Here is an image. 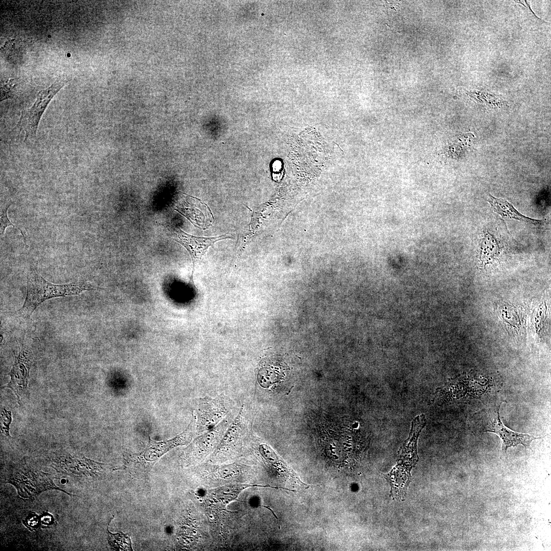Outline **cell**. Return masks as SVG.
Masks as SVG:
<instances>
[{"label": "cell", "instance_id": "ba28073f", "mask_svg": "<svg viewBox=\"0 0 551 551\" xmlns=\"http://www.w3.org/2000/svg\"><path fill=\"white\" fill-rule=\"evenodd\" d=\"M15 356V360L12 368L8 374L10 377L8 383L2 388H10L15 395L18 403H20V397L29 395L28 379L32 365V357L29 353L22 349L18 355Z\"/></svg>", "mask_w": 551, "mask_h": 551}, {"label": "cell", "instance_id": "8fae6325", "mask_svg": "<svg viewBox=\"0 0 551 551\" xmlns=\"http://www.w3.org/2000/svg\"><path fill=\"white\" fill-rule=\"evenodd\" d=\"M178 210L193 223L202 228H207L213 221V215L209 207L201 201L196 204H182Z\"/></svg>", "mask_w": 551, "mask_h": 551}, {"label": "cell", "instance_id": "5bb4252c", "mask_svg": "<svg viewBox=\"0 0 551 551\" xmlns=\"http://www.w3.org/2000/svg\"><path fill=\"white\" fill-rule=\"evenodd\" d=\"M113 518V517L110 520L107 529L109 544L114 550H133L131 540L127 534L122 532L112 533L109 531V523Z\"/></svg>", "mask_w": 551, "mask_h": 551}, {"label": "cell", "instance_id": "e0dca14e", "mask_svg": "<svg viewBox=\"0 0 551 551\" xmlns=\"http://www.w3.org/2000/svg\"><path fill=\"white\" fill-rule=\"evenodd\" d=\"M218 470L219 474L223 478H229L236 476L238 468L235 464H230L221 467Z\"/></svg>", "mask_w": 551, "mask_h": 551}, {"label": "cell", "instance_id": "9c48e42d", "mask_svg": "<svg viewBox=\"0 0 551 551\" xmlns=\"http://www.w3.org/2000/svg\"><path fill=\"white\" fill-rule=\"evenodd\" d=\"M249 424L248 414L242 406L237 417L224 433L214 454L217 455L226 453L237 445L246 433Z\"/></svg>", "mask_w": 551, "mask_h": 551}, {"label": "cell", "instance_id": "30bf717a", "mask_svg": "<svg viewBox=\"0 0 551 551\" xmlns=\"http://www.w3.org/2000/svg\"><path fill=\"white\" fill-rule=\"evenodd\" d=\"M177 236L178 239L176 241L184 246L194 259L202 257L208 247L216 241L233 237L229 234L214 237H198L187 234L181 229L177 231Z\"/></svg>", "mask_w": 551, "mask_h": 551}, {"label": "cell", "instance_id": "6da1fadb", "mask_svg": "<svg viewBox=\"0 0 551 551\" xmlns=\"http://www.w3.org/2000/svg\"><path fill=\"white\" fill-rule=\"evenodd\" d=\"M94 287L84 283L55 284L46 281L34 269L27 276V289L22 307L14 314L24 318L30 317L36 308L42 303L57 297L79 295L85 291L95 290Z\"/></svg>", "mask_w": 551, "mask_h": 551}, {"label": "cell", "instance_id": "4fadbf2b", "mask_svg": "<svg viewBox=\"0 0 551 551\" xmlns=\"http://www.w3.org/2000/svg\"><path fill=\"white\" fill-rule=\"evenodd\" d=\"M494 211L503 218L514 219L534 224L541 223L542 221L527 217L519 213L506 200L494 197L489 195L488 200Z\"/></svg>", "mask_w": 551, "mask_h": 551}, {"label": "cell", "instance_id": "5b68a950", "mask_svg": "<svg viewBox=\"0 0 551 551\" xmlns=\"http://www.w3.org/2000/svg\"><path fill=\"white\" fill-rule=\"evenodd\" d=\"M56 478L52 474L41 470L23 467L12 470L6 482L14 485L19 496L25 498L36 497L49 490H59L70 496L74 495L57 486L53 481Z\"/></svg>", "mask_w": 551, "mask_h": 551}, {"label": "cell", "instance_id": "2e32d148", "mask_svg": "<svg viewBox=\"0 0 551 551\" xmlns=\"http://www.w3.org/2000/svg\"><path fill=\"white\" fill-rule=\"evenodd\" d=\"M12 420L11 411L4 409L1 413V431L2 434L9 438H12L9 434L10 425Z\"/></svg>", "mask_w": 551, "mask_h": 551}, {"label": "cell", "instance_id": "7a4b0ae2", "mask_svg": "<svg viewBox=\"0 0 551 551\" xmlns=\"http://www.w3.org/2000/svg\"><path fill=\"white\" fill-rule=\"evenodd\" d=\"M50 466L57 472L84 482L105 479L113 470L112 466L91 460L81 454L57 451L49 457Z\"/></svg>", "mask_w": 551, "mask_h": 551}, {"label": "cell", "instance_id": "ac0fdd59", "mask_svg": "<svg viewBox=\"0 0 551 551\" xmlns=\"http://www.w3.org/2000/svg\"><path fill=\"white\" fill-rule=\"evenodd\" d=\"M259 450L261 455L270 462H274L277 460V457L273 450L267 445L261 444L259 445Z\"/></svg>", "mask_w": 551, "mask_h": 551}, {"label": "cell", "instance_id": "277c9868", "mask_svg": "<svg viewBox=\"0 0 551 551\" xmlns=\"http://www.w3.org/2000/svg\"><path fill=\"white\" fill-rule=\"evenodd\" d=\"M192 427L190 425L185 431L167 441L156 442L149 437L148 444L143 452L128 455L125 459L124 468L132 474H145L165 453L176 446L190 442L192 437Z\"/></svg>", "mask_w": 551, "mask_h": 551}, {"label": "cell", "instance_id": "52a82bcc", "mask_svg": "<svg viewBox=\"0 0 551 551\" xmlns=\"http://www.w3.org/2000/svg\"><path fill=\"white\" fill-rule=\"evenodd\" d=\"M65 83V81L58 80L41 90L32 106L22 112L18 124L25 133L24 141L36 139L38 126L43 112L51 99Z\"/></svg>", "mask_w": 551, "mask_h": 551}, {"label": "cell", "instance_id": "9a60e30c", "mask_svg": "<svg viewBox=\"0 0 551 551\" xmlns=\"http://www.w3.org/2000/svg\"><path fill=\"white\" fill-rule=\"evenodd\" d=\"M11 205V203H9L8 204H6L5 206L3 207V208H1V216H0V233H1V236L4 235V233H5V230H6L7 227H8V226H12L14 228L18 229L20 231V233H21V235H22V237H23V238L24 239V242L26 245H27V244H27L26 243V239L25 237L24 236V235H23L22 232L21 231V229H19V228L17 227L15 225H14L9 220V219H8V215H7V210H8L9 207H10V206Z\"/></svg>", "mask_w": 551, "mask_h": 551}, {"label": "cell", "instance_id": "7c38bea8", "mask_svg": "<svg viewBox=\"0 0 551 551\" xmlns=\"http://www.w3.org/2000/svg\"><path fill=\"white\" fill-rule=\"evenodd\" d=\"M253 487H270L275 489H280L291 491V489L283 487L271 486L269 485H262L251 484H231L223 485L210 491V493L212 497L224 504H228L235 500L238 497L240 493L244 490Z\"/></svg>", "mask_w": 551, "mask_h": 551}, {"label": "cell", "instance_id": "3957f363", "mask_svg": "<svg viewBox=\"0 0 551 551\" xmlns=\"http://www.w3.org/2000/svg\"><path fill=\"white\" fill-rule=\"evenodd\" d=\"M501 403H494L475 413L470 418V426L479 432H491L498 435L502 441V450L519 444L525 448L530 447L531 442L542 437L521 434L506 427L500 420L499 410Z\"/></svg>", "mask_w": 551, "mask_h": 551}, {"label": "cell", "instance_id": "8992f818", "mask_svg": "<svg viewBox=\"0 0 551 551\" xmlns=\"http://www.w3.org/2000/svg\"><path fill=\"white\" fill-rule=\"evenodd\" d=\"M233 406L232 400L224 395L200 398L195 413L197 430L203 432L214 428L228 415Z\"/></svg>", "mask_w": 551, "mask_h": 551}]
</instances>
